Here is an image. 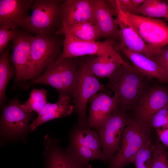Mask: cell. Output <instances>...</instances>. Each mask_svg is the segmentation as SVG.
I'll return each mask as SVG.
<instances>
[{
    "instance_id": "6da1fadb",
    "label": "cell",
    "mask_w": 168,
    "mask_h": 168,
    "mask_svg": "<svg viewBox=\"0 0 168 168\" xmlns=\"http://www.w3.org/2000/svg\"><path fill=\"white\" fill-rule=\"evenodd\" d=\"M105 88L114 92L112 97L118 106L131 111L141 96L150 87L147 80L138 72L121 64L109 77Z\"/></svg>"
},
{
    "instance_id": "7a4b0ae2",
    "label": "cell",
    "mask_w": 168,
    "mask_h": 168,
    "mask_svg": "<svg viewBox=\"0 0 168 168\" xmlns=\"http://www.w3.org/2000/svg\"><path fill=\"white\" fill-rule=\"evenodd\" d=\"M80 60L75 58H64L49 65L39 77L31 80V84L50 86L58 91L59 99L72 97L78 80Z\"/></svg>"
},
{
    "instance_id": "3957f363",
    "label": "cell",
    "mask_w": 168,
    "mask_h": 168,
    "mask_svg": "<svg viewBox=\"0 0 168 168\" xmlns=\"http://www.w3.org/2000/svg\"><path fill=\"white\" fill-rule=\"evenodd\" d=\"M63 1L33 0L31 15L21 27L27 32L37 35L55 34L61 25L60 14Z\"/></svg>"
},
{
    "instance_id": "277c9868",
    "label": "cell",
    "mask_w": 168,
    "mask_h": 168,
    "mask_svg": "<svg viewBox=\"0 0 168 168\" xmlns=\"http://www.w3.org/2000/svg\"><path fill=\"white\" fill-rule=\"evenodd\" d=\"M54 34L33 36L28 62V73L25 81L39 77L60 56L63 42Z\"/></svg>"
},
{
    "instance_id": "5b68a950",
    "label": "cell",
    "mask_w": 168,
    "mask_h": 168,
    "mask_svg": "<svg viewBox=\"0 0 168 168\" xmlns=\"http://www.w3.org/2000/svg\"><path fill=\"white\" fill-rule=\"evenodd\" d=\"M151 129L132 117L124 129L119 148L109 162V168H124L133 163L139 150L152 140Z\"/></svg>"
},
{
    "instance_id": "8992f818",
    "label": "cell",
    "mask_w": 168,
    "mask_h": 168,
    "mask_svg": "<svg viewBox=\"0 0 168 168\" xmlns=\"http://www.w3.org/2000/svg\"><path fill=\"white\" fill-rule=\"evenodd\" d=\"M63 34L65 36L63 50L56 61L86 55H96L114 58L127 68L130 69L133 68L115 50L113 47L114 43L112 39H107L103 41H87L77 39L67 31Z\"/></svg>"
},
{
    "instance_id": "52a82bcc",
    "label": "cell",
    "mask_w": 168,
    "mask_h": 168,
    "mask_svg": "<svg viewBox=\"0 0 168 168\" xmlns=\"http://www.w3.org/2000/svg\"><path fill=\"white\" fill-rule=\"evenodd\" d=\"M117 16L134 29L156 53L168 44V26L164 21L119 10Z\"/></svg>"
},
{
    "instance_id": "ba28073f",
    "label": "cell",
    "mask_w": 168,
    "mask_h": 168,
    "mask_svg": "<svg viewBox=\"0 0 168 168\" xmlns=\"http://www.w3.org/2000/svg\"><path fill=\"white\" fill-rule=\"evenodd\" d=\"M132 119L127 110L118 107L105 122L95 130L100 137L105 163L110 162L119 149L124 129Z\"/></svg>"
},
{
    "instance_id": "9c48e42d",
    "label": "cell",
    "mask_w": 168,
    "mask_h": 168,
    "mask_svg": "<svg viewBox=\"0 0 168 168\" xmlns=\"http://www.w3.org/2000/svg\"><path fill=\"white\" fill-rule=\"evenodd\" d=\"M78 78L72 95L75 111L78 117L77 125L82 128L88 127L86 113L90 99L98 91L106 88L86 67L82 60L78 68Z\"/></svg>"
},
{
    "instance_id": "30bf717a",
    "label": "cell",
    "mask_w": 168,
    "mask_h": 168,
    "mask_svg": "<svg viewBox=\"0 0 168 168\" xmlns=\"http://www.w3.org/2000/svg\"><path fill=\"white\" fill-rule=\"evenodd\" d=\"M69 140L67 149L82 162L89 163L91 160H99L105 162L100 137L96 130L76 125L71 130Z\"/></svg>"
},
{
    "instance_id": "8fae6325",
    "label": "cell",
    "mask_w": 168,
    "mask_h": 168,
    "mask_svg": "<svg viewBox=\"0 0 168 168\" xmlns=\"http://www.w3.org/2000/svg\"><path fill=\"white\" fill-rule=\"evenodd\" d=\"M168 102V91L166 89L159 86L150 87L132 108V116L151 128L150 123L152 118Z\"/></svg>"
},
{
    "instance_id": "7c38bea8",
    "label": "cell",
    "mask_w": 168,
    "mask_h": 168,
    "mask_svg": "<svg viewBox=\"0 0 168 168\" xmlns=\"http://www.w3.org/2000/svg\"><path fill=\"white\" fill-rule=\"evenodd\" d=\"M21 105L20 101L16 97L3 108L1 127L4 133L8 135H16L24 132L32 118L31 112L25 111Z\"/></svg>"
},
{
    "instance_id": "4fadbf2b",
    "label": "cell",
    "mask_w": 168,
    "mask_h": 168,
    "mask_svg": "<svg viewBox=\"0 0 168 168\" xmlns=\"http://www.w3.org/2000/svg\"><path fill=\"white\" fill-rule=\"evenodd\" d=\"M33 36L16 29L12 39V60L15 72V83L25 81L28 73V62Z\"/></svg>"
},
{
    "instance_id": "5bb4252c",
    "label": "cell",
    "mask_w": 168,
    "mask_h": 168,
    "mask_svg": "<svg viewBox=\"0 0 168 168\" xmlns=\"http://www.w3.org/2000/svg\"><path fill=\"white\" fill-rule=\"evenodd\" d=\"M61 26L83 22L95 24L92 0H63L60 11Z\"/></svg>"
},
{
    "instance_id": "9a60e30c",
    "label": "cell",
    "mask_w": 168,
    "mask_h": 168,
    "mask_svg": "<svg viewBox=\"0 0 168 168\" xmlns=\"http://www.w3.org/2000/svg\"><path fill=\"white\" fill-rule=\"evenodd\" d=\"M33 0H0V27L7 29L21 27L28 16Z\"/></svg>"
},
{
    "instance_id": "2e32d148",
    "label": "cell",
    "mask_w": 168,
    "mask_h": 168,
    "mask_svg": "<svg viewBox=\"0 0 168 168\" xmlns=\"http://www.w3.org/2000/svg\"><path fill=\"white\" fill-rule=\"evenodd\" d=\"M90 104L87 119L88 127L96 130L106 120L113 111L119 107L113 97L101 91L93 95Z\"/></svg>"
},
{
    "instance_id": "e0dca14e",
    "label": "cell",
    "mask_w": 168,
    "mask_h": 168,
    "mask_svg": "<svg viewBox=\"0 0 168 168\" xmlns=\"http://www.w3.org/2000/svg\"><path fill=\"white\" fill-rule=\"evenodd\" d=\"M94 19L99 39L106 38L120 40V30L116 19L106 0H92Z\"/></svg>"
},
{
    "instance_id": "ac0fdd59",
    "label": "cell",
    "mask_w": 168,
    "mask_h": 168,
    "mask_svg": "<svg viewBox=\"0 0 168 168\" xmlns=\"http://www.w3.org/2000/svg\"><path fill=\"white\" fill-rule=\"evenodd\" d=\"M120 50L131 61L133 66L142 75L148 79L155 78L168 82V76L158 64L152 59L141 53L132 51L119 43H116Z\"/></svg>"
},
{
    "instance_id": "d6986e66",
    "label": "cell",
    "mask_w": 168,
    "mask_h": 168,
    "mask_svg": "<svg viewBox=\"0 0 168 168\" xmlns=\"http://www.w3.org/2000/svg\"><path fill=\"white\" fill-rule=\"evenodd\" d=\"M120 30L119 44L132 51L151 59L156 53L131 26L119 17L116 19Z\"/></svg>"
},
{
    "instance_id": "ffe728a7",
    "label": "cell",
    "mask_w": 168,
    "mask_h": 168,
    "mask_svg": "<svg viewBox=\"0 0 168 168\" xmlns=\"http://www.w3.org/2000/svg\"><path fill=\"white\" fill-rule=\"evenodd\" d=\"M58 142L53 140L49 145L47 168H92L90 164L82 162L67 149L61 147Z\"/></svg>"
},
{
    "instance_id": "44dd1931",
    "label": "cell",
    "mask_w": 168,
    "mask_h": 168,
    "mask_svg": "<svg viewBox=\"0 0 168 168\" xmlns=\"http://www.w3.org/2000/svg\"><path fill=\"white\" fill-rule=\"evenodd\" d=\"M72 97L59 99L54 103H47L38 113V116L29 125L32 131L40 125L49 120L69 116L75 111L74 105L70 104Z\"/></svg>"
},
{
    "instance_id": "7402d4cb",
    "label": "cell",
    "mask_w": 168,
    "mask_h": 168,
    "mask_svg": "<svg viewBox=\"0 0 168 168\" xmlns=\"http://www.w3.org/2000/svg\"><path fill=\"white\" fill-rule=\"evenodd\" d=\"M82 60L90 71L98 78H108L122 64L114 58L99 56Z\"/></svg>"
},
{
    "instance_id": "603a6c76",
    "label": "cell",
    "mask_w": 168,
    "mask_h": 168,
    "mask_svg": "<svg viewBox=\"0 0 168 168\" xmlns=\"http://www.w3.org/2000/svg\"><path fill=\"white\" fill-rule=\"evenodd\" d=\"M64 31H67L77 39L83 41H96L99 39L96 26L91 22H82L67 26H61L55 34L61 35Z\"/></svg>"
},
{
    "instance_id": "cb8c5ba5",
    "label": "cell",
    "mask_w": 168,
    "mask_h": 168,
    "mask_svg": "<svg viewBox=\"0 0 168 168\" xmlns=\"http://www.w3.org/2000/svg\"><path fill=\"white\" fill-rule=\"evenodd\" d=\"M131 13L152 18L168 19V4L161 0H145L139 7L133 9Z\"/></svg>"
},
{
    "instance_id": "d4e9b609",
    "label": "cell",
    "mask_w": 168,
    "mask_h": 168,
    "mask_svg": "<svg viewBox=\"0 0 168 168\" xmlns=\"http://www.w3.org/2000/svg\"><path fill=\"white\" fill-rule=\"evenodd\" d=\"M10 48L6 49L0 56V104L1 106L6 100L5 92L10 80L15 74L11 66L9 56Z\"/></svg>"
},
{
    "instance_id": "484cf974",
    "label": "cell",
    "mask_w": 168,
    "mask_h": 168,
    "mask_svg": "<svg viewBox=\"0 0 168 168\" xmlns=\"http://www.w3.org/2000/svg\"><path fill=\"white\" fill-rule=\"evenodd\" d=\"M47 91L44 89L34 88L31 91L28 99L24 104H22V108L26 112L33 111L39 112L47 103Z\"/></svg>"
},
{
    "instance_id": "4316f807",
    "label": "cell",
    "mask_w": 168,
    "mask_h": 168,
    "mask_svg": "<svg viewBox=\"0 0 168 168\" xmlns=\"http://www.w3.org/2000/svg\"><path fill=\"white\" fill-rule=\"evenodd\" d=\"M150 168H168L166 147L158 140L153 144Z\"/></svg>"
},
{
    "instance_id": "83f0119b",
    "label": "cell",
    "mask_w": 168,
    "mask_h": 168,
    "mask_svg": "<svg viewBox=\"0 0 168 168\" xmlns=\"http://www.w3.org/2000/svg\"><path fill=\"white\" fill-rule=\"evenodd\" d=\"M153 147L151 140L146 142L139 150L133 162L136 168H150Z\"/></svg>"
},
{
    "instance_id": "f1b7e54d",
    "label": "cell",
    "mask_w": 168,
    "mask_h": 168,
    "mask_svg": "<svg viewBox=\"0 0 168 168\" xmlns=\"http://www.w3.org/2000/svg\"><path fill=\"white\" fill-rule=\"evenodd\" d=\"M150 126L155 129L168 126V102L153 116Z\"/></svg>"
},
{
    "instance_id": "f546056e",
    "label": "cell",
    "mask_w": 168,
    "mask_h": 168,
    "mask_svg": "<svg viewBox=\"0 0 168 168\" xmlns=\"http://www.w3.org/2000/svg\"><path fill=\"white\" fill-rule=\"evenodd\" d=\"M168 76V44L159 50L151 58Z\"/></svg>"
},
{
    "instance_id": "4dcf8cb0",
    "label": "cell",
    "mask_w": 168,
    "mask_h": 168,
    "mask_svg": "<svg viewBox=\"0 0 168 168\" xmlns=\"http://www.w3.org/2000/svg\"><path fill=\"white\" fill-rule=\"evenodd\" d=\"M16 29L8 30L6 28L0 27V54L6 49L10 40L14 37L16 33Z\"/></svg>"
},
{
    "instance_id": "1f68e13d",
    "label": "cell",
    "mask_w": 168,
    "mask_h": 168,
    "mask_svg": "<svg viewBox=\"0 0 168 168\" xmlns=\"http://www.w3.org/2000/svg\"><path fill=\"white\" fill-rule=\"evenodd\" d=\"M158 141L161 142L168 149V126L156 129Z\"/></svg>"
},
{
    "instance_id": "d6a6232c",
    "label": "cell",
    "mask_w": 168,
    "mask_h": 168,
    "mask_svg": "<svg viewBox=\"0 0 168 168\" xmlns=\"http://www.w3.org/2000/svg\"><path fill=\"white\" fill-rule=\"evenodd\" d=\"M145 0H130L131 2L133 9L139 7Z\"/></svg>"
},
{
    "instance_id": "836d02e7",
    "label": "cell",
    "mask_w": 168,
    "mask_h": 168,
    "mask_svg": "<svg viewBox=\"0 0 168 168\" xmlns=\"http://www.w3.org/2000/svg\"><path fill=\"white\" fill-rule=\"evenodd\" d=\"M166 2H166V3L168 4V0L166 1Z\"/></svg>"
},
{
    "instance_id": "e575fe53",
    "label": "cell",
    "mask_w": 168,
    "mask_h": 168,
    "mask_svg": "<svg viewBox=\"0 0 168 168\" xmlns=\"http://www.w3.org/2000/svg\"></svg>"
}]
</instances>
